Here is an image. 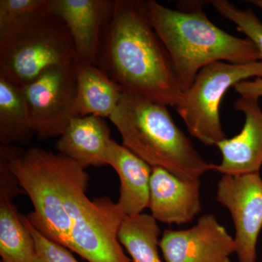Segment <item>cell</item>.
Here are the masks:
<instances>
[{
  "label": "cell",
  "instance_id": "cell-1",
  "mask_svg": "<svg viewBox=\"0 0 262 262\" xmlns=\"http://www.w3.org/2000/svg\"><path fill=\"white\" fill-rule=\"evenodd\" d=\"M99 59L98 67L124 92L174 107L182 100L173 63L150 22L146 1L115 0Z\"/></svg>",
  "mask_w": 262,
  "mask_h": 262
},
{
  "label": "cell",
  "instance_id": "cell-2",
  "mask_svg": "<svg viewBox=\"0 0 262 262\" xmlns=\"http://www.w3.org/2000/svg\"><path fill=\"white\" fill-rule=\"evenodd\" d=\"M207 2H182L177 8L146 1L150 22L168 51L183 94L203 67L216 61L246 64L261 61L254 44L212 23Z\"/></svg>",
  "mask_w": 262,
  "mask_h": 262
},
{
  "label": "cell",
  "instance_id": "cell-3",
  "mask_svg": "<svg viewBox=\"0 0 262 262\" xmlns=\"http://www.w3.org/2000/svg\"><path fill=\"white\" fill-rule=\"evenodd\" d=\"M0 158L32 201L34 211L27 215L29 222L43 235L68 248L71 211L89 185L84 168L59 153L39 147L24 150L1 145Z\"/></svg>",
  "mask_w": 262,
  "mask_h": 262
},
{
  "label": "cell",
  "instance_id": "cell-4",
  "mask_svg": "<svg viewBox=\"0 0 262 262\" xmlns=\"http://www.w3.org/2000/svg\"><path fill=\"white\" fill-rule=\"evenodd\" d=\"M122 145L149 165L185 181H200L214 164L202 158L174 122L168 106L129 93L122 94L110 118Z\"/></svg>",
  "mask_w": 262,
  "mask_h": 262
},
{
  "label": "cell",
  "instance_id": "cell-5",
  "mask_svg": "<svg viewBox=\"0 0 262 262\" xmlns=\"http://www.w3.org/2000/svg\"><path fill=\"white\" fill-rule=\"evenodd\" d=\"M251 77L262 78V61H216L202 68L175 107L189 134L206 146H216L227 139L221 123L222 98L231 87Z\"/></svg>",
  "mask_w": 262,
  "mask_h": 262
},
{
  "label": "cell",
  "instance_id": "cell-6",
  "mask_svg": "<svg viewBox=\"0 0 262 262\" xmlns=\"http://www.w3.org/2000/svg\"><path fill=\"white\" fill-rule=\"evenodd\" d=\"M75 60L70 32L53 15L0 43V75L20 88L48 69Z\"/></svg>",
  "mask_w": 262,
  "mask_h": 262
},
{
  "label": "cell",
  "instance_id": "cell-7",
  "mask_svg": "<svg viewBox=\"0 0 262 262\" xmlns=\"http://www.w3.org/2000/svg\"><path fill=\"white\" fill-rule=\"evenodd\" d=\"M125 216L107 196L90 201L85 193L81 194L71 212L68 249L89 262H132L118 237Z\"/></svg>",
  "mask_w": 262,
  "mask_h": 262
},
{
  "label": "cell",
  "instance_id": "cell-8",
  "mask_svg": "<svg viewBox=\"0 0 262 262\" xmlns=\"http://www.w3.org/2000/svg\"><path fill=\"white\" fill-rule=\"evenodd\" d=\"M20 89L38 139L61 136L76 117L74 61L48 69Z\"/></svg>",
  "mask_w": 262,
  "mask_h": 262
},
{
  "label": "cell",
  "instance_id": "cell-9",
  "mask_svg": "<svg viewBox=\"0 0 262 262\" xmlns=\"http://www.w3.org/2000/svg\"><path fill=\"white\" fill-rule=\"evenodd\" d=\"M216 200L233 221L235 253L239 262H256V245L262 229V179L259 173L223 175Z\"/></svg>",
  "mask_w": 262,
  "mask_h": 262
},
{
  "label": "cell",
  "instance_id": "cell-10",
  "mask_svg": "<svg viewBox=\"0 0 262 262\" xmlns=\"http://www.w3.org/2000/svg\"><path fill=\"white\" fill-rule=\"evenodd\" d=\"M165 262H231L234 237L213 214L202 215L189 229H165L160 241Z\"/></svg>",
  "mask_w": 262,
  "mask_h": 262
},
{
  "label": "cell",
  "instance_id": "cell-11",
  "mask_svg": "<svg viewBox=\"0 0 262 262\" xmlns=\"http://www.w3.org/2000/svg\"><path fill=\"white\" fill-rule=\"evenodd\" d=\"M115 5V0H50L52 15L70 32L75 61L96 65L103 29Z\"/></svg>",
  "mask_w": 262,
  "mask_h": 262
},
{
  "label": "cell",
  "instance_id": "cell-12",
  "mask_svg": "<svg viewBox=\"0 0 262 262\" xmlns=\"http://www.w3.org/2000/svg\"><path fill=\"white\" fill-rule=\"evenodd\" d=\"M236 111L245 115V123L237 135L225 139L216 146L222 159L213 170L223 175L238 176L259 173L262 166V110L258 98H237Z\"/></svg>",
  "mask_w": 262,
  "mask_h": 262
},
{
  "label": "cell",
  "instance_id": "cell-13",
  "mask_svg": "<svg viewBox=\"0 0 262 262\" xmlns=\"http://www.w3.org/2000/svg\"><path fill=\"white\" fill-rule=\"evenodd\" d=\"M201 180L185 181L164 168H152L149 184L151 215L163 223L192 222L202 210Z\"/></svg>",
  "mask_w": 262,
  "mask_h": 262
},
{
  "label": "cell",
  "instance_id": "cell-14",
  "mask_svg": "<svg viewBox=\"0 0 262 262\" xmlns=\"http://www.w3.org/2000/svg\"><path fill=\"white\" fill-rule=\"evenodd\" d=\"M113 141L110 127L102 117H76L59 136L56 149L83 168L103 166L107 165Z\"/></svg>",
  "mask_w": 262,
  "mask_h": 262
},
{
  "label": "cell",
  "instance_id": "cell-15",
  "mask_svg": "<svg viewBox=\"0 0 262 262\" xmlns=\"http://www.w3.org/2000/svg\"><path fill=\"white\" fill-rule=\"evenodd\" d=\"M107 165L115 169L120 178V196L117 204L125 215L143 213L149 206L152 168L114 139L108 152Z\"/></svg>",
  "mask_w": 262,
  "mask_h": 262
},
{
  "label": "cell",
  "instance_id": "cell-16",
  "mask_svg": "<svg viewBox=\"0 0 262 262\" xmlns=\"http://www.w3.org/2000/svg\"><path fill=\"white\" fill-rule=\"evenodd\" d=\"M76 117L89 115L110 118L124 91L98 66L74 61Z\"/></svg>",
  "mask_w": 262,
  "mask_h": 262
},
{
  "label": "cell",
  "instance_id": "cell-17",
  "mask_svg": "<svg viewBox=\"0 0 262 262\" xmlns=\"http://www.w3.org/2000/svg\"><path fill=\"white\" fill-rule=\"evenodd\" d=\"M35 134L22 90L0 75V141L2 145L29 144Z\"/></svg>",
  "mask_w": 262,
  "mask_h": 262
},
{
  "label": "cell",
  "instance_id": "cell-18",
  "mask_svg": "<svg viewBox=\"0 0 262 262\" xmlns=\"http://www.w3.org/2000/svg\"><path fill=\"white\" fill-rule=\"evenodd\" d=\"M160 233L154 217L141 213L125 217L118 237L132 262H162L159 254Z\"/></svg>",
  "mask_w": 262,
  "mask_h": 262
},
{
  "label": "cell",
  "instance_id": "cell-19",
  "mask_svg": "<svg viewBox=\"0 0 262 262\" xmlns=\"http://www.w3.org/2000/svg\"><path fill=\"white\" fill-rule=\"evenodd\" d=\"M35 245L11 199H0V256L3 262H32Z\"/></svg>",
  "mask_w": 262,
  "mask_h": 262
},
{
  "label": "cell",
  "instance_id": "cell-20",
  "mask_svg": "<svg viewBox=\"0 0 262 262\" xmlns=\"http://www.w3.org/2000/svg\"><path fill=\"white\" fill-rule=\"evenodd\" d=\"M52 15L50 0H1L0 43Z\"/></svg>",
  "mask_w": 262,
  "mask_h": 262
},
{
  "label": "cell",
  "instance_id": "cell-21",
  "mask_svg": "<svg viewBox=\"0 0 262 262\" xmlns=\"http://www.w3.org/2000/svg\"><path fill=\"white\" fill-rule=\"evenodd\" d=\"M211 4L219 14L235 24L237 30L254 44L262 61V22L253 10L239 9L227 0H213Z\"/></svg>",
  "mask_w": 262,
  "mask_h": 262
},
{
  "label": "cell",
  "instance_id": "cell-22",
  "mask_svg": "<svg viewBox=\"0 0 262 262\" xmlns=\"http://www.w3.org/2000/svg\"><path fill=\"white\" fill-rule=\"evenodd\" d=\"M22 220L32 234L35 245L32 262H79L65 246L43 235L29 222L27 216L22 215Z\"/></svg>",
  "mask_w": 262,
  "mask_h": 262
},
{
  "label": "cell",
  "instance_id": "cell-23",
  "mask_svg": "<svg viewBox=\"0 0 262 262\" xmlns=\"http://www.w3.org/2000/svg\"><path fill=\"white\" fill-rule=\"evenodd\" d=\"M19 183L12 173L8 164L0 158V199H13L22 194L23 189L19 188Z\"/></svg>",
  "mask_w": 262,
  "mask_h": 262
},
{
  "label": "cell",
  "instance_id": "cell-24",
  "mask_svg": "<svg viewBox=\"0 0 262 262\" xmlns=\"http://www.w3.org/2000/svg\"><path fill=\"white\" fill-rule=\"evenodd\" d=\"M234 89L243 97L259 98L262 96V78L257 77L253 81H242L236 84Z\"/></svg>",
  "mask_w": 262,
  "mask_h": 262
},
{
  "label": "cell",
  "instance_id": "cell-25",
  "mask_svg": "<svg viewBox=\"0 0 262 262\" xmlns=\"http://www.w3.org/2000/svg\"><path fill=\"white\" fill-rule=\"evenodd\" d=\"M248 3H251L262 10V0H249Z\"/></svg>",
  "mask_w": 262,
  "mask_h": 262
},
{
  "label": "cell",
  "instance_id": "cell-26",
  "mask_svg": "<svg viewBox=\"0 0 262 262\" xmlns=\"http://www.w3.org/2000/svg\"><path fill=\"white\" fill-rule=\"evenodd\" d=\"M1 262H3V261H1Z\"/></svg>",
  "mask_w": 262,
  "mask_h": 262
}]
</instances>
